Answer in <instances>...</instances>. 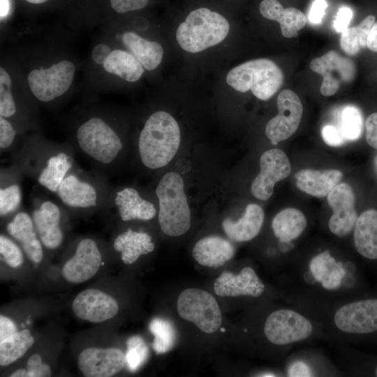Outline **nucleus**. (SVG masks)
<instances>
[{"mask_svg": "<svg viewBox=\"0 0 377 377\" xmlns=\"http://www.w3.org/2000/svg\"><path fill=\"white\" fill-rule=\"evenodd\" d=\"M181 132L175 119L156 111L147 119L140 132L138 149L142 163L151 170L168 165L178 151Z\"/></svg>", "mask_w": 377, "mask_h": 377, "instance_id": "f257e3e1", "label": "nucleus"}, {"mask_svg": "<svg viewBox=\"0 0 377 377\" xmlns=\"http://www.w3.org/2000/svg\"><path fill=\"white\" fill-rule=\"evenodd\" d=\"M229 30V22L222 15L199 8L191 11L179 25L176 39L184 50L197 53L222 42Z\"/></svg>", "mask_w": 377, "mask_h": 377, "instance_id": "f03ea898", "label": "nucleus"}, {"mask_svg": "<svg viewBox=\"0 0 377 377\" xmlns=\"http://www.w3.org/2000/svg\"><path fill=\"white\" fill-rule=\"evenodd\" d=\"M155 192L159 204L158 223L163 233L171 237L186 233L191 227V212L182 176L175 172L166 173Z\"/></svg>", "mask_w": 377, "mask_h": 377, "instance_id": "7ed1b4c3", "label": "nucleus"}, {"mask_svg": "<svg viewBox=\"0 0 377 377\" xmlns=\"http://www.w3.org/2000/svg\"><path fill=\"white\" fill-rule=\"evenodd\" d=\"M283 73L276 63L269 59L249 60L232 68L226 82L235 90L251 91L258 99L267 101L280 89Z\"/></svg>", "mask_w": 377, "mask_h": 377, "instance_id": "20e7f679", "label": "nucleus"}, {"mask_svg": "<svg viewBox=\"0 0 377 377\" xmlns=\"http://www.w3.org/2000/svg\"><path fill=\"white\" fill-rule=\"evenodd\" d=\"M81 150L102 164H110L122 149V142L116 131L104 119L94 117L82 123L76 131Z\"/></svg>", "mask_w": 377, "mask_h": 377, "instance_id": "39448f33", "label": "nucleus"}, {"mask_svg": "<svg viewBox=\"0 0 377 377\" xmlns=\"http://www.w3.org/2000/svg\"><path fill=\"white\" fill-rule=\"evenodd\" d=\"M177 309L182 319L194 323L206 334L216 332L222 322L221 311L216 300L202 289L182 290L177 298Z\"/></svg>", "mask_w": 377, "mask_h": 377, "instance_id": "423d86ee", "label": "nucleus"}, {"mask_svg": "<svg viewBox=\"0 0 377 377\" xmlns=\"http://www.w3.org/2000/svg\"><path fill=\"white\" fill-rule=\"evenodd\" d=\"M75 74V64L63 59L48 67L33 69L27 75V83L34 96L46 103L64 95L70 89Z\"/></svg>", "mask_w": 377, "mask_h": 377, "instance_id": "0eeeda50", "label": "nucleus"}, {"mask_svg": "<svg viewBox=\"0 0 377 377\" xmlns=\"http://www.w3.org/2000/svg\"><path fill=\"white\" fill-rule=\"evenodd\" d=\"M336 327L353 335L377 334V296L348 302L339 307L333 317Z\"/></svg>", "mask_w": 377, "mask_h": 377, "instance_id": "6e6552de", "label": "nucleus"}, {"mask_svg": "<svg viewBox=\"0 0 377 377\" xmlns=\"http://www.w3.org/2000/svg\"><path fill=\"white\" fill-rule=\"evenodd\" d=\"M311 322L292 309L273 311L267 318L264 334L267 340L277 346H286L309 338L313 332Z\"/></svg>", "mask_w": 377, "mask_h": 377, "instance_id": "1a4fd4ad", "label": "nucleus"}, {"mask_svg": "<svg viewBox=\"0 0 377 377\" xmlns=\"http://www.w3.org/2000/svg\"><path fill=\"white\" fill-rule=\"evenodd\" d=\"M276 103L279 113L265 127V135L273 145L286 140L297 131L303 112L301 101L292 90L281 91Z\"/></svg>", "mask_w": 377, "mask_h": 377, "instance_id": "9d476101", "label": "nucleus"}, {"mask_svg": "<svg viewBox=\"0 0 377 377\" xmlns=\"http://www.w3.org/2000/svg\"><path fill=\"white\" fill-rule=\"evenodd\" d=\"M312 71L322 75L320 93L325 96L334 95L341 83L353 80L356 68L352 60L334 50L314 58L309 64Z\"/></svg>", "mask_w": 377, "mask_h": 377, "instance_id": "9b49d317", "label": "nucleus"}, {"mask_svg": "<svg viewBox=\"0 0 377 377\" xmlns=\"http://www.w3.org/2000/svg\"><path fill=\"white\" fill-rule=\"evenodd\" d=\"M259 174L253 179L251 191L257 199L268 200L276 182L286 179L290 173V161L280 149L265 151L260 158Z\"/></svg>", "mask_w": 377, "mask_h": 377, "instance_id": "f8f14e48", "label": "nucleus"}, {"mask_svg": "<svg viewBox=\"0 0 377 377\" xmlns=\"http://www.w3.org/2000/svg\"><path fill=\"white\" fill-rule=\"evenodd\" d=\"M327 196V202L332 209L328 222L329 229L332 234L343 237L353 230L357 219L353 191L349 184L340 183Z\"/></svg>", "mask_w": 377, "mask_h": 377, "instance_id": "ddd939ff", "label": "nucleus"}, {"mask_svg": "<svg viewBox=\"0 0 377 377\" xmlns=\"http://www.w3.org/2000/svg\"><path fill=\"white\" fill-rule=\"evenodd\" d=\"M101 260L96 243L91 239H84L77 244L74 256L64 265L63 277L71 283H83L97 273Z\"/></svg>", "mask_w": 377, "mask_h": 377, "instance_id": "4468645a", "label": "nucleus"}, {"mask_svg": "<svg viewBox=\"0 0 377 377\" xmlns=\"http://www.w3.org/2000/svg\"><path fill=\"white\" fill-rule=\"evenodd\" d=\"M126 364L125 354L118 348H87L78 357V367L87 377H110Z\"/></svg>", "mask_w": 377, "mask_h": 377, "instance_id": "2eb2a0df", "label": "nucleus"}, {"mask_svg": "<svg viewBox=\"0 0 377 377\" xmlns=\"http://www.w3.org/2000/svg\"><path fill=\"white\" fill-rule=\"evenodd\" d=\"M72 308L78 318L91 323L109 320L119 311L118 304L114 298L94 288L80 293L74 299Z\"/></svg>", "mask_w": 377, "mask_h": 377, "instance_id": "dca6fc26", "label": "nucleus"}, {"mask_svg": "<svg viewBox=\"0 0 377 377\" xmlns=\"http://www.w3.org/2000/svg\"><path fill=\"white\" fill-rule=\"evenodd\" d=\"M215 293L221 297L260 296L265 285L251 267H244L239 274L224 272L214 283Z\"/></svg>", "mask_w": 377, "mask_h": 377, "instance_id": "f3484780", "label": "nucleus"}, {"mask_svg": "<svg viewBox=\"0 0 377 377\" xmlns=\"http://www.w3.org/2000/svg\"><path fill=\"white\" fill-rule=\"evenodd\" d=\"M260 15L265 19L279 23L283 36L297 37L306 24V17L295 7L284 8L278 0H263L259 6Z\"/></svg>", "mask_w": 377, "mask_h": 377, "instance_id": "a211bd4d", "label": "nucleus"}, {"mask_svg": "<svg viewBox=\"0 0 377 377\" xmlns=\"http://www.w3.org/2000/svg\"><path fill=\"white\" fill-rule=\"evenodd\" d=\"M60 209L51 201L43 202L33 213V220L43 244L50 249L59 247L63 241L59 226Z\"/></svg>", "mask_w": 377, "mask_h": 377, "instance_id": "6ab92c4d", "label": "nucleus"}, {"mask_svg": "<svg viewBox=\"0 0 377 377\" xmlns=\"http://www.w3.org/2000/svg\"><path fill=\"white\" fill-rule=\"evenodd\" d=\"M353 231L354 246L358 254L367 260L377 261V210L363 212L357 216Z\"/></svg>", "mask_w": 377, "mask_h": 377, "instance_id": "aec40b11", "label": "nucleus"}, {"mask_svg": "<svg viewBox=\"0 0 377 377\" xmlns=\"http://www.w3.org/2000/svg\"><path fill=\"white\" fill-rule=\"evenodd\" d=\"M235 251L234 246L228 240L219 236H208L195 243L192 255L200 265L216 268L230 260Z\"/></svg>", "mask_w": 377, "mask_h": 377, "instance_id": "412c9836", "label": "nucleus"}, {"mask_svg": "<svg viewBox=\"0 0 377 377\" xmlns=\"http://www.w3.org/2000/svg\"><path fill=\"white\" fill-rule=\"evenodd\" d=\"M294 177L296 186L300 191L314 197L323 198L339 184L343 174L341 171L335 169H303Z\"/></svg>", "mask_w": 377, "mask_h": 377, "instance_id": "4be33fe9", "label": "nucleus"}, {"mask_svg": "<svg viewBox=\"0 0 377 377\" xmlns=\"http://www.w3.org/2000/svg\"><path fill=\"white\" fill-rule=\"evenodd\" d=\"M264 211L255 203L249 204L242 217L236 221L226 219L222 222L223 229L235 242H247L256 237L263 226Z\"/></svg>", "mask_w": 377, "mask_h": 377, "instance_id": "5701e85b", "label": "nucleus"}, {"mask_svg": "<svg viewBox=\"0 0 377 377\" xmlns=\"http://www.w3.org/2000/svg\"><path fill=\"white\" fill-rule=\"evenodd\" d=\"M120 40L145 70L153 71L161 64L164 51L158 42L145 39L133 31L124 32Z\"/></svg>", "mask_w": 377, "mask_h": 377, "instance_id": "b1692460", "label": "nucleus"}, {"mask_svg": "<svg viewBox=\"0 0 377 377\" xmlns=\"http://www.w3.org/2000/svg\"><path fill=\"white\" fill-rule=\"evenodd\" d=\"M8 232L22 245L28 258L38 263L43 259V249L36 237L31 217L25 212L17 214L7 225Z\"/></svg>", "mask_w": 377, "mask_h": 377, "instance_id": "393cba45", "label": "nucleus"}, {"mask_svg": "<svg viewBox=\"0 0 377 377\" xmlns=\"http://www.w3.org/2000/svg\"><path fill=\"white\" fill-rule=\"evenodd\" d=\"M114 202L124 221L135 219L148 221L156 214L154 205L142 198L134 188L127 187L118 191Z\"/></svg>", "mask_w": 377, "mask_h": 377, "instance_id": "a878e982", "label": "nucleus"}, {"mask_svg": "<svg viewBox=\"0 0 377 377\" xmlns=\"http://www.w3.org/2000/svg\"><path fill=\"white\" fill-rule=\"evenodd\" d=\"M58 195L66 205L74 208H89L97 203V192L90 184L76 176H66L59 186Z\"/></svg>", "mask_w": 377, "mask_h": 377, "instance_id": "bb28decb", "label": "nucleus"}, {"mask_svg": "<svg viewBox=\"0 0 377 377\" xmlns=\"http://www.w3.org/2000/svg\"><path fill=\"white\" fill-rule=\"evenodd\" d=\"M113 246L121 253V260L126 265L134 263L140 256L151 253L154 249V244L149 235L131 229L119 235Z\"/></svg>", "mask_w": 377, "mask_h": 377, "instance_id": "cd10ccee", "label": "nucleus"}, {"mask_svg": "<svg viewBox=\"0 0 377 377\" xmlns=\"http://www.w3.org/2000/svg\"><path fill=\"white\" fill-rule=\"evenodd\" d=\"M102 67L106 73L130 82L138 81L145 72L143 66L130 52L118 48L112 50Z\"/></svg>", "mask_w": 377, "mask_h": 377, "instance_id": "c85d7f7f", "label": "nucleus"}, {"mask_svg": "<svg viewBox=\"0 0 377 377\" xmlns=\"http://www.w3.org/2000/svg\"><path fill=\"white\" fill-rule=\"evenodd\" d=\"M304 214L295 208H286L273 219L272 228L274 236L283 243L290 242L299 237L306 227Z\"/></svg>", "mask_w": 377, "mask_h": 377, "instance_id": "c756f323", "label": "nucleus"}, {"mask_svg": "<svg viewBox=\"0 0 377 377\" xmlns=\"http://www.w3.org/2000/svg\"><path fill=\"white\" fill-rule=\"evenodd\" d=\"M71 168L70 158L65 153L60 152L49 158L38 177V182L47 190L56 192Z\"/></svg>", "mask_w": 377, "mask_h": 377, "instance_id": "7c9ffc66", "label": "nucleus"}, {"mask_svg": "<svg viewBox=\"0 0 377 377\" xmlns=\"http://www.w3.org/2000/svg\"><path fill=\"white\" fill-rule=\"evenodd\" d=\"M34 338L28 330L16 332L0 341V364L7 366L23 356L33 346Z\"/></svg>", "mask_w": 377, "mask_h": 377, "instance_id": "2f4dec72", "label": "nucleus"}, {"mask_svg": "<svg viewBox=\"0 0 377 377\" xmlns=\"http://www.w3.org/2000/svg\"><path fill=\"white\" fill-rule=\"evenodd\" d=\"M375 20V16L369 15L357 26L348 27L341 32L340 38L341 49L348 54L355 55L361 48L366 47L368 36Z\"/></svg>", "mask_w": 377, "mask_h": 377, "instance_id": "473e14b6", "label": "nucleus"}, {"mask_svg": "<svg viewBox=\"0 0 377 377\" xmlns=\"http://www.w3.org/2000/svg\"><path fill=\"white\" fill-rule=\"evenodd\" d=\"M149 328L154 335L152 347L156 354L165 353L173 347L177 332L171 321L156 318L150 322Z\"/></svg>", "mask_w": 377, "mask_h": 377, "instance_id": "72a5a7b5", "label": "nucleus"}, {"mask_svg": "<svg viewBox=\"0 0 377 377\" xmlns=\"http://www.w3.org/2000/svg\"><path fill=\"white\" fill-rule=\"evenodd\" d=\"M338 128L346 141L359 139L363 130V117L360 110L354 105L342 108Z\"/></svg>", "mask_w": 377, "mask_h": 377, "instance_id": "f704fd0d", "label": "nucleus"}, {"mask_svg": "<svg viewBox=\"0 0 377 377\" xmlns=\"http://www.w3.org/2000/svg\"><path fill=\"white\" fill-rule=\"evenodd\" d=\"M126 364L128 369L134 372L147 360L149 348L144 339L140 336L130 337L126 341Z\"/></svg>", "mask_w": 377, "mask_h": 377, "instance_id": "c9c22d12", "label": "nucleus"}, {"mask_svg": "<svg viewBox=\"0 0 377 377\" xmlns=\"http://www.w3.org/2000/svg\"><path fill=\"white\" fill-rule=\"evenodd\" d=\"M16 112V105L12 92V79L9 73L0 67V116L9 118Z\"/></svg>", "mask_w": 377, "mask_h": 377, "instance_id": "e433bc0d", "label": "nucleus"}, {"mask_svg": "<svg viewBox=\"0 0 377 377\" xmlns=\"http://www.w3.org/2000/svg\"><path fill=\"white\" fill-rule=\"evenodd\" d=\"M338 263L326 251L311 260L310 270L314 279L322 283Z\"/></svg>", "mask_w": 377, "mask_h": 377, "instance_id": "4c0bfd02", "label": "nucleus"}, {"mask_svg": "<svg viewBox=\"0 0 377 377\" xmlns=\"http://www.w3.org/2000/svg\"><path fill=\"white\" fill-rule=\"evenodd\" d=\"M21 202L20 187L12 184L0 189V214L5 216L15 211Z\"/></svg>", "mask_w": 377, "mask_h": 377, "instance_id": "58836bf2", "label": "nucleus"}, {"mask_svg": "<svg viewBox=\"0 0 377 377\" xmlns=\"http://www.w3.org/2000/svg\"><path fill=\"white\" fill-rule=\"evenodd\" d=\"M0 253L3 260L10 267L15 268L23 263V255L17 244L8 237L0 236Z\"/></svg>", "mask_w": 377, "mask_h": 377, "instance_id": "ea45409f", "label": "nucleus"}, {"mask_svg": "<svg viewBox=\"0 0 377 377\" xmlns=\"http://www.w3.org/2000/svg\"><path fill=\"white\" fill-rule=\"evenodd\" d=\"M27 377H47L52 374L50 367L42 362L40 355H31L27 362Z\"/></svg>", "mask_w": 377, "mask_h": 377, "instance_id": "a19ab883", "label": "nucleus"}, {"mask_svg": "<svg viewBox=\"0 0 377 377\" xmlns=\"http://www.w3.org/2000/svg\"><path fill=\"white\" fill-rule=\"evenodd\" d=\"M149 0H110L111 8L117 13H126L144 8Z\"/></svg>", "mask_w": 377, "mask_h": 377, "instance_id": "79ce46f5", "label": "nucleus"}, {"mask_svg": "<svg viewBox=\"0 0 377 377\" xmlns=\"http://www.w3.org/2000/svg\"><path fill=\"white\" fill-rule=\"evenodd\" d=\"M321 134L323 141L331 147H339L346 142L339 128L333 125L324 126Z\"/></svg>", "mask_w": 377, "mask_h": 377, "instance_id": "37998d69", "label": "nucleus"}, {"mask_svg": "<svg viewBox=\"0 0 377 377\" xmlns=\"http://www.w3.org/2000/svg\"><path fill=\"white\" fill-rule=\"evenodd\" d=\"M16 131L6 118L0 116V148H8L13 142Z\"/></svg>", "mask_w": 377, "mask_h": 377, "instance_id": "c03bdc74", "label": "nucleus"}, {"mask_svg": "<svg viewBox=\"0 0 377 377\" xmlns=\"http://www.w3.org/2000/svg\"><path fill=\"white\" fill-rule=\"evenodd\" d=\"M353 15V11L350 8H339L334 21V28L337 33L343 32L349 27Z\"/></svg>", "mask_w": 377, "mask_h": 377, "instance_id": "a18cd8bd", "label": "nucleus"}, {"mask_svg": "<svg viewBox=\"0 0 377 377\" xmlns=\"http://www.w3.org/2000/svg\"><path fill=\"white\" fill-rule=\"evenodd\" d=\"M365 128L367 142L377 149V112L372 113L367 117Z\"/></svg>", "mask_w": 377, "mask_h": 377, "instance_id": "49530a36", "label": "nucleus"}, {"mask_svg": "<svg viewBox=\"0 0 377 377\" xmlns=\"http://www.w3.org/2000/svg\"><path fill=\"white\" fill-rule=\"evenodd\" d=\"M327 7V4L325 0H315L309 13V21L313 24L320 23Z\"/></svg>", "mask_w": 377, "mask_h": 377, "instance_id": "de8ad7c7", "label": "nucleus"}, {"mask_svg": "<svg viewBox=\"0 0 377 377\" xmlns=\"http://www.w3.org/2000/svg\"><path fill=\"white\" fill-rule=\"evenodd\" d=\"M111 51L112 48L108 44L103 43H98L92 48L91 53V59L95 64L102 66Z\"/></svg>", "mask_w": 377, "mask_h": 377, "instance_id": "09e8293b", "label": "nucleus"}, {"mask_svg": "<svg viewBox=\"0 0 377 377\" xmlns=\"http://www.w3.org/2000/svg\"><path fill=\"white\" fill-rule=\"evenodd\" d=\"M17 330L15 324L8 318L0 316V341L15 334Z\"/></svg>", "mask_w": 377, "mask_h": 377, "instance_id": "8fccbe9b", "label": "nucleus"}, {"mask_svg": "<svg viewBox=\"0 0 377 377\" xmlns=\"http://www.w3.org/2000/svg\"><path fill=\"white\" fill-rule=\"evenodd\" d=\"M288 374L293 377H306L311 376L312 372L306 363L297 362L289 367Z\"/></svg>", "mask_w": 377, "mask_h": 377, "instance_id": "3c124183", "label": "nucleus"}, {"mask_svg": "<svg viewBox=\"0 0 377 377\" xmlns=\"http://www.w3.org/2000/svg\"><path fill=\"white\" fill-rule=\"evenodd\" d=\"M367 47L373 52H377V22H374L369 32Z\"/></svg>", "mask_w": 377, "mask_h": 377, "instance_id": "603ef678", "label": "nucleus"}, {"mask_svg": "<svg viewBox=\"0 0 377 377\" xmlns=\"http://www.w3.org/2000/svg\"><path fill=\"white\" fill-rule=\"evenodd\" d=\"M10 377H27V369H20L14 371Z\"/></svg>", "mask_w": 377, "mask_h": 377, "instance_id": "864d4df0", "label": "nucleus"}, {"mask_svg": "<svg viewBox=\"0 0 377 377\" xmlns=\"http://www.w3.org/2000/svg\"><path fill=\"white\" fill-rule=\"evenodd\" d=\"M1 15L2 17V16H4L7 13L8 7H6V5L8 4V1L6 0H1Z\"/></svg>", "mask_w": 377, "mask_h": 377, "instance_id": "5fc2aeb1", "label": "nucleus"}, {"mask_svg": "<svg viewBox=\"0 0 377 377\" xmlns=\"http://www.w3.org/2000/svg\"><path fill=\"white\" fill-rule=\"evenodd\" d=\"M23 1L28 2L29 3H31V4H41L47 1L48 0H23Z\"/></svg>", "mask_w": 377, "mask_h": 377, "instance_id": "6e6d98bb", "label": "nucleus"}]
</instances>
